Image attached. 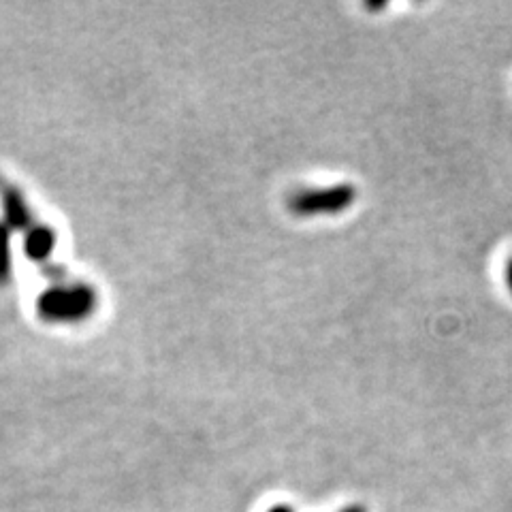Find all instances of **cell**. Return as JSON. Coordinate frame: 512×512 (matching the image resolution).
Instances as JSON below:
<instances>
[{"instance_id":"obj_1","label":"cell","mask_w":512,"mask_h":512,"mask_svg":"<svg viewBox=\"0 0 512 512\" xmlns=\"http://www.w3.org/2000/svg\"><path fill=\"white\" fill-rule=\"evenodd\" d=\"M94 308V288L82 282L54 284L37 301V310L47 323H79L88 318Z\"/></svg>"},{"instance_id":"obj_2","label":"cell","mask_w":512,"mask_h":512,"mask_svg":"<svg viewBox=\"0 0 512 512\" xmlns=\"http://www.w3.org/2000/svg\"><path fill=\"white\" fill-rule=\"evenodd\" d=\"M357 201V188L352 184H335L331 188H303L288 197L286 205L295 216L340 214Z\"/></svg>"},{"instance_id":"obj_3","label":"cell","mask_w":512,"mask_h":512,"mask_svg":"<svg viewBox=\"0 0 512 512\" xmlns=\"http://www.w3.org/2000/svg\"><path fill=\"white\" fill-rule=\"evenodd\" d=\"M0 203H3V222L9 229L24 231L35 227V218H32L30 207L18 188L9 184L0 186Z\"/></svg>"},{"instance_id":"obj_4","label":"cell","mask_w":512,"mask_h":512,"mask_svg":"<svg viewBox=\"0 0 512 512\" xmlns=\"http://www.w3.org/2000/svg\"><path fill=\"white\" fill-rule=\"evenodd\" d=\"M56 248V233L54 229L45 227V224H35V227L28 229L26 239H24V250L30 261L35 263H45L50 261V256L54 254Z\"/></svg>"},{"instance_id":"obj_5","label":"cell","mask_w":512,"mask_h":512,"mask_svg":"<svg viewBox=\"0 0 512 512\" xmlns=\"http://www.w3.org/2000/svg\"><path fill=\"white\" fill-rule=\"evenodd\" d=\"M11 280V233L5 222H0V284Z\"/></svg>"},{"instance_id":"obj_6","label":"cell","mask_w":512,"mask_h":512,"mask_svg":"<svg viewBox=\"0 0 512 512\" xmlns=\"http://www.w3.org/2000/svg\"><path fill=\"white\" fill-rule=\"evenodd\" d=\"M506 284H508L510 293H512V256H510L508 263H506Z\"/></svg>"},{"instance_id":"obj_7","label":"cell","mask_w":512,"mask_h":512,"mask_svg":"<svg viewBox=\"0 0 512 512\" xmlns=\"http://www.w3.org/2000/svg\"><path fill=\"white\" fill-rule=\"evenodd\" d=\"M338 512H365V508L359 506V504H355V506H346V508H342V510H338Z\"/></svg>"},{"instance_id":"obj_8","label":"cell","mask_w":512,"mask_h":512,"mask_svg":"<svg viewBox=\"0 0 512 512\" xmlns=\"http://www.w3.org/2000/svg\"><path fill=\"white\" fill-rule=\"evenodd\" d=\"M365 7H367V9H370V11H380V9H384V7H387V3H367Z\"/></svg>"},{"instance_id":"obj_9","label":"cell","mask_w":512,"mask_h":512,"mask_svg":"<svg viewBox=\"0 0 512 512\" xmlns=\"http://www.w3.org/2000/svg\"><path fill=\"white\" fill-rule=\"evenodd\" d=\"M269 512H295L291 506H274Z\"/></svg>"},{"instance_id":"obj_10","label":"cell","mask_w":512,"mask_h":512,"mask_svg":"<svg viewBox=\"0 0 512 512\" xmlns=\"http://www.w3.org/2000/svg\"><path fill=\"white\" fill-rule=\"evenodd\" d=\"M0 186H3V180H0Z\"/></svg>"}]
</instances>
